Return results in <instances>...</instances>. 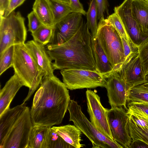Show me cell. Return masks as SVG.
Wrapping results in <instances>:
<instances>
[{
	"instance_id": "obj_1",
	"label": "cell",
	"mask_w": 148,
	"mask_h": 148,
	"mask_svg": "<svg viewBox=\"0 0 148 148\" xmlns=\"http://www.w3.org/2000/svg\"><path fill=\"white\" fill-rule=\"evenodd\" d=\"M67 89L54 75L43 77L30 110L33 125L52 127L61 123L71 100Z\"/></svg>"
},
{
	"instance_id": "obj_2",
	"label": "cell",
	"mask_w": 148,
	"mask_h": 148,
	"mask_svg": "<svg viewBox=\"0 0 148 148\" xmlns=\"http://www.w3.org/2000/svg\"><path fill=\"white\" fill-rule=\"evenodd\" d=\"M92 35L83 23L70 39L60 45L48 44L46 48L53 69H79L99 72L91 46Z\"/></svg>"
},
{
	"instance_id": "obj_3",
	"label": "cell",
	"mask_w": 148,
	"mask_h": 148,
	"mask_svg": "<svg viewBox=\"0 0 148 148\" xmlns=\"http://www.w3.org/2000/svg\"><path fill=\"white\" fill-rule=\"evenodd\" d=\"M12 67L14 73L18 77L29 91L23 103L29 100L40 84L43 75L33 59L25 43L14 45Z\"/></svg>"
},
{
	"instance_id": "obj_4",
	"label": "cell",
	"mask_w": 148,
	"mask_h": 148,
	"mask_svg": "<svg viewBox=\"0 0 148 148\" xmlns=\"http://www.w3.org/2000/svg\"><path fill=\"white\" fill-rule=\"evenodd\" d=\"M96 38L111 63L113 71L117 70L125 60L121 38L104 17L99 19Z\"/></svg>"
},
{
	"instance_id": "obj_5",
	"label": "cell",
	"mask_w": 148,
	"mask_h": 148,
	"mask_svg": "<svg viewBox=\"0 0 148 148\" xmlns=\"http://www.w3.org/2000/svg\"><path fill=\"white\" fill-rule=\"evenodd\" d=\"M69 121L79 129L91 142L93 148H123L114 141L112 140L99 131L83 113L77 103L71 100L68 108Z\"/></svg>"
},
{
	"instance_id": "obj_6",
	"label": "cell",
	"mask_w": 148,
	"mask_h": 148,
	"mask_svg": "<svg viewBox=\"0 0 148 148\" xmlns=\"http://www.w3.org/2000/svg\"><path fill=\"white\" fill-rule=\"evenodd\" d=\"M27 36L25 18L19 12L0 17V54L11 46L24 43Z\"/></svg>"
},
{
	"instance_id": "obj_7",
	"label": "cell",
	"mask_w": 148,
	"mask_h": 148,
	"mask_svg": "<svg viewBox=\"0 0 148 148\" xmlns=\"http://www.w3.org/2000/svg\"><path fill=\"white\" fill-rule=\"evenodd\" d=\"M63 82L71 90L105 87L107 80L99 72L79 69L61 70Z\"/></svg>"
},
{
	"instance_id": "obj_8",
	"label": "cell",
	"mask_w": 148,
	"mask_h": 148,
	"mask_svg": "<svg viewBox=\"0 0 148 148\" xmlns=\"http://www.w3.org/2000/svg\"><path fill=\"white\" fill-rule=\"evenodd\" d=\"M129 116L127 111L122 107H112L107 114L114 140L125 148H129L132 140L129 128Z\"/></svg>"
},
{
	"instance_id": "obj_9",
	"label": "cell",
	"mask_w": 148,
	"mask_h": 148,
	"mask_svg": "<svg viewBox=\"0 0 148 148\" xmlns=\"http://www.w3.org/2000/svg\"><path fill=\"white\" fill-rule=\"evenodd\" d=\"M33 126L30 109L27 106L0 146V148H27Z\"/></svg>"
},
{
	"instance_id": "obj_10",
	"label": "cell",
	"mask_w": 148,
	"mask_h": 148,
	"mask_svg": "<svg viewBox=\"0 0 148 148\" xmlns=\"http://www.w3.org/2000/svg\"><path fill=\"white\" fill-rule=\"evenodd\" d=\"M86 95L87 111L90 122L101 133L110 139L114 141L107 117L109 109L102 105L100 97L95 91L88 89Z\"/></svg>"
},
{
	"instance_id": "obj_11",
	"label": "cell",
	"mask_w": 148,
	"mask_h": 148,
	"mask_svg": "<svg viewBox=\"0 0 148 148\" xmlns=\"http://www.w3.org/2000/svg\"><path fill=\"white\" fill-rule=\"evenodd\" d=\"M103 76L107 80L105 87L111 107H122L127 110V93L130 87L125 81L116 71Z\"/></svg>"
},
{
	"instance_id": "obj_12",
	"label": "cell",
	"mask_w": 148,
	"mask_h": 148,
	"mask_svg": "<svg viewBox=\"0 0 148 148\" xmlns=\"http://www.w3.org/2000/svg\"><path fill=\"white\" fill-rule=\"evenodd\" d=\"M82 16L80 13L72 12L55 24L53 35L49 44L60 45L70 39L83 23Z\"/></svg>"
},
{
	"instance_id": "obj_13",
	"label": "cell",
	"mask_w": 148,
	"mask_h": 148,
	"mask_svg": "<svg viewBox=\"0 0 148 148\" xmlns=\"http://www.w3.org/2000/svg\"><path fill=\"white\" fill-rule=\"evenodd\" d=\"M132 0H124L114 8L133 43L138 47L147 37L142 32L139 25L133 16L131 10Z\"/></svg>"
},
{
	"instance_id": "obj_14",
	"label": "cell",
	"mask_w": 148,
	"mask_h": 148,
	"mask_svg": "<svg viewBox=\"0 0 148 148\" xmlns=\"http://www.w3.org/2000/svg\"><path fill=\"white\" fill-rule=\"evenodd\" d=\"M116 71L119 73L130 88L148 82L138 54L130 61L124 62Z\"/></svg>"
},
{
	"instance_id": "obj_15",
	"label": "cell",
	"mask_w": 148,
	"mask_h": 148,
	"mask_svg": "<svg viewBox=\"0 0 148 148\" xmlns=\"http://www.w3.org/2000/svg\"><path fill=\"white\" fill-rule=\"evenodd\" d=\"M25 44L43 77L53 75L52 60L44 46L34 40L29 41Z\"/></svg>"
},
{
	"instance_id": "obj_16",
	"label": "cell",
	"mask_w": 148,
	"mask_h": 148,
	"mask_svg": "<svg viewBox=\"0 0 148 148\" xmlns=\"http://www.w3.org/2000/svg\"><path fill=\"white\" fill-rule=\"evenodd\" d=\"M27 106L25 103L6 110L0 115V146Z\"/></svg>"
},
{
	"instance_id": "obj_17",
	"label": "cell",
	"mask_w": 148,
	"mask_h": 148,
	"mask_svg": "<svg viewBox=\"0 0 148 148\" xmlns=\"http://www.w3.org/2000/svg\"><path fill=\"white\" fill-rule=\"evenodd\" d=\"M24 84L15 73L0 91V115L10 108V104L16 93Z\"/></svg>"
},
{
	"instance_id": "obj_18",
	"label": "cell",
	"mask_w": 148,
	"mask_h": 148,
	"mask_svg": "<svg viewBox=\"0 0 148 148\" xmlns=\"http://www.w3.org/2000/svg\"><path fill=\"white\" fill-rule=\"evenodd\" d=\"M131 10L142 32L148 37V1L132 0Z\"/></svg>"
},
{
	"instance_id": "obj_19",
	"label": "cell",
	"mask_w": 148,
	"mask_h": 148,
	"mask_svg": "<svg viewBox=\"0 0 148 148\" xmlns=\"http://www.w3.org/2000/svg\"><path fill=\"white\" fill-rule=\"evenodd\" d=\"M92 50L98 71L103 76L113 71V68L96 38H91Z\"/></svg>"
},
{
	"instance_id": "obj_20",
	"label": "cell",
	"mask_w": 148,
	"mask_h": 148,
	"mask_svg": "<svg viewBox=\"0 0 148 148\" xmlns=\"http://www.w3.org/2000/svg\"><path fill=\"white\" fill-rule=\"evenodd\" d=\"M52 128L67 143L74 148H80L82 132L75 125H67L60 126H53Z\"/></svg>"
},
{
	"instance_id": "obj_21",
	"label": "cell",
	"mask_w": 148,
	"mask_h": 148,
	"mask_svg": "<svg viewBox=\"0 0 148 148\" xmlns=\"http://www.w3.org/2000/svg\"><path fill=\"white\" fill-rule=\"evenodd\" d=\"M51 127L33 125L27 148H47L49 131Z\"/></svg>"
},
{
	"instance_id": "obj_22",
	"label": "cell",
	"mask_w": 148,
	"mask_h": 148,
	"mask_svg": "<svg viewBox=\"0 0 148 148\" xmlns=\"http://www.w3.org/2000/svg\"><path fill=\"white\" fill-rule=\"evenodd\" d=\"M32 9L42 25L53 28V16L48 1L35 0Z\"/></svg>"
},
{
	"instance_id": "obj_23",
	"label": "cell",
	"mask_w": 148,
	"mask_h": 148,
	"mask_svg": "<svg viewBox=\"0 0 148 148\" xmlns=\"http://www.w3.org/2000/svg\"><path fill=\"white\" fill-rule=\"evenodd\" d=\"M54 25L71 13L73 12L69 4L58 0H49Z\"/></svg>"
},
{
	"instance_id": "obj_24",
	"label": "cell",
	"mask_w": 148,
	"mask_h": 148,
	"mask_svg": "<svg viewBox=\"0 0 148 148\" xmlns=\"http://www.w3.org/2000/svg\"><path fill=\"white\" fill-rule=\"evenodd\" d=\"M86 24L92 36L96 37L98 28V9L95 0H91L87 12H86Z\"/></svg>"
},
{
	"instance_id": "obj_25",
	"label": "cell",
	"mask_w": 148,
	"mask_h": 148,
	"mask_svg": "<svg viewBox=\"0 0 148 148\" xmlns=\"http://www.w3.org/2000/svg\"><path fill=\"white\" fill-rule=\"evenodd\" d=\"M137 102L148 103V88L141 85L129 88L127 102Z\"/></svg>"
},
{
	"instance_id": "obj_26",
	"label": "cell",
	"mask_w": 148,
	"mask_h": 148,
	"mask_svg": "<svg viewBox=\"0 0 148 148\" xmlns=\"http://www.w3.org/2000/svg\"><path fill=\"white\" fill-rule=\"evenodd\" d=\"M53 28L42 25L32 35L34 40L39 44L45 46L50 42L53 33Z\"/></svg>"
},
{
	"instance_id": "obj_27",
	"label": "cell",
	"mask_w": 148,
	"mask_h": 148,
	"mask_svg": "<svg viewBox=\"0 0 148 148\" xmlns=\"http://www.w3.org/2000/svg\"><path fill=\"white\" fill-rule=\"evenodd\" d=\"M106 19L114 27L121 37L123 38L132 46L137 47L133 43L130 39L119 17L116 13L114 12L109 15Z\"/></svg>"
},
{
	"instance_id": "obj_28",
	"label": "cell",
	"mask_w": 148,
	"mask_h": 148,
	"mask_svg": "<svg viewBox=\"0 0 148 148\" xmlns=\"http://www.w3.org/2000/svg\"><path fill=\"white\" fill-rule=\"evenodd\" d=\"M128 125L132 140H140L148 145V127L142 128L129 119Z\"/></svg>"
},
{
	"instance_id": "obj_29",
	"label": "cell",
	"mask_w": 148,
	"mask_h": 148,
	"mask_svg": "<svg viewBox=\"0 0 148 148\" xmlns=\"http://www.w3.org/2000/svg\"><path fill=\"white\" fill-rule=\"evenodd\" d=\"M73 148L67 143L52 128H50L47 141V148Z\"/></svg>"
},
{
	"instance_id": "obj_30",
	"label": "cell",
	"mask_w": 148,
	"mask_h": 148,
	"mask_svg": "<svg viewBox=\"0 0 148 148\" xmlns=\"http://www.w3.org/2000/svg\"><path fill=\"white\" fill-rule=\"evenodd\" d=\"M14 45L9 47L0 54V75L12 67L14 55Z\"/></svg>"
},
{
	"instance_id": "obj_31",
	"label": "cell",
	"mask_w": 148,
	"mask_h": 148,
	"mask_svg": "<svg viewBox=\"0 0 148 148\" xmlns=\"http://www.w3.org/2000/svg\"><path fill=\"white\" fill-rule=\"evenodd\" d=\"M138 53L145 77L148 75V37L138 47Z\"/></svg>"
},
{
	"instance_id": "obj_32",
	"label": "cell",
	"mask_w": 148,
	"mask_h": 148,
	"mask_svg": "<svg viewBox=\"0 0 148 148\" xmlns=\"http://www.w3.org/2000/svg\"><path fill=\"white\" fill-rule=\"evenodd\" d=\"M127 104V111L138 112L148 116V103L129 102Z\"/></svg>"
},
{
	"instance_id": "obj_33",
	"label": "cell",
	"mask_w": 148,
	"mask_h": 148,
	"mask_svg": "<svg viewBox=\"0 0 148 148\" xmlns=\"http://www.w3.org/2000/svg\"><path fill=\"white\" fill-rule=\"evenodd\" d=\"M27 18L28 20V31L32 33L35 32L42 25L33 11L28 14Z\"/></svg>"
},
{
	"instance_id": "obj_34",
	"label": "cell",
	"mask_w": 148,
	"mask_h": 148,
	"mask_svg": "<svg viewBox=\"0 0 148 148\" xmlns=\"http://www.w3.org/2000/svg\"><path fill=\"white\" fill-rule=\"evenodd\" d=\"M97 3L98 12V19L104 17L106 13L108 14L109 3L108 0H95Z\"/></svg>"
},
{
	"instance_id": "obj_35",
	"label": "cell",
	"mask_w": 148,
	"mask_h": 148,
	"mask_svg": "<svg viewBox=\"0 0 148 148\" xmlns=\"http://www.w3.org/2000/svg\"><path fill=\"white\" fill-rule=\"evenodd\" d=\"M69 5L73 12H77L86 15V12L79 0H70Z\"/></svg>"
},
{
	"instance_id": "obj_36",
	"label": "cell",
	"mask_w": 148,
	"mask_h": 148,
	"mask_svg": "<svg viewBox=\"0 0 148 148\" xmlns=\"http://www.w3.org/2000/svg\"><path fill=\"white\" fill-rule=\"evenodd\" d=\"M25 0H10L9 4L3 16L5 17L22 5Z\"/></svg>"
},
{
	"instance_id": "obj_37",
	"label": "cell",
	"mask_w": 148,
	"mask_h": 148,
	"mask_svg": "<svg viewBox=\"0 0 148 148\" xmlns=\"http://www.w3.org/2000/svg\"><path fill=\"white\" fill-rule=\"evenodd\" d=\"M129 148H148V145L140 140H132Z\"/></svg>"
},
{
	"instance_id": "obj_38",
	"label": "cell",
	"mask_w": 148,
	"mask_h": 148,
	"mask_svg": "<svg viewBox=\"0 0 148 148\" xmlns=\"http://www.w3.org/2000/svg\"><path fill=\"white\" fill-rule=\"evenodd\" d=\"M9 3V0H0V17L3 16Z\"/></svg>"
},
{
	"instance_id": "obj_39",
	"label": "cell",
	"mask_w": 148,
	"mask_h": 148,
	"mask_svg": "<svg viewBox=\"0 0 148 148\" xmlns=\"http://www.w3.org/2000/svg\"><path fill=\"white\" fill-rule=\"evenodd\" d=\"M48 1L49 0H47ZM59 0L60 1H61L66 3H68L69 4L70 3V0Z\"/></svg>"
},
{
	"instance_id": "obj_40",
	"label": "cell",
	"mask_w": 148,
	"mask_h": 148,
	"mask_svg": "<svg viewBox=\"0 0 148 148\" xmlns=\"http://www.w3.org/2000/svg\"><path fill=\"white\" fill-rule=\"evenodd\" d=\"M142 85H143L145 87L148 88V82Z\"/></svg>"
},
{
	"instance_id": "obj_41",
	"label": "cell",
	"mask_w": 148,
	"mask_h": 148,
	"mask_svg": "<svg viewBox=\"0 0 148 148\" xmlns=\"http://www.w3.org/2000/svg\"><path fill=\"white\" fill-rule=\"evenodd\" d=\"M147 0L148 1V0Z\"/></svg>"
},
{
	"instance_id": "obj_42",
	"label": "cell",
	"mask_w": 148,
	"mask_h": 148,
	"mask_svg": "<svg viewBox=\"0 0 148 148\" xmlns=\"http://www.w3.org/2000/svg\"><path fill=\"white\" fill-rule=\"evenodd\" d=\"M9 0V1H10V0Z\"/></svg>"
}]
</instances>
